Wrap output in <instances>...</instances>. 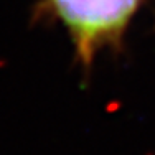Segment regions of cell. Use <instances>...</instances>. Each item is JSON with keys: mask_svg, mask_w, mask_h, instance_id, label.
Returning a JSON list of instances; mask_svg holds the SVG:
<instances>
[{"mask_svg": "<svg viewBox=\"0 0 155 155\" xmlns=\"http://www.w3.org/2000/svg\"><path fill=\"white\" fill-rule=\"evenodd\" d=\"M139 3L140 0H48L86 64L102 45L120 38Z\"/></svg>", "mask_w": 155, "mask_h": 155, "instance_id": "6da1fadb", "label": "cell"}]
</instances>
